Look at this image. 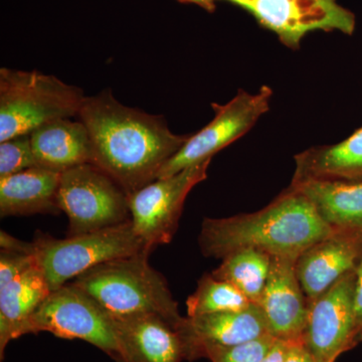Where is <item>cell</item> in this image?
Listing matches in <instances>:
<instances>
[{
	"mask_svg": "<svg viewBox=\"0 0 362 362\" xmlns=\"http://www.w3.org/2000/svg\"><path fill=\"white\" fill-rule=\"evenodd\" d=\"M78 119L89 131L92 164L128 195L156 180L164 164L189 138L175 134L163 116L120 103L111 89L86 97Z\"/></svg>",
	"mask_w": 362,
	"mask_h": 362,
	"instance_id": "obj_1",
	"label": "cell"
},
{
	"mask_svg": "<svg viewBox=\"0 0 362 362\" xmlns=\"http://www.w3.org/2000/svg\"><path fill=\"white\" fill-rule=\"evenodd\" d=\"M333 232L311 202L290 185L255 213L204 218L199 246L204 257L216 259L246 249L297 259L305 250Z\"/></svg>",
	"mask_w": 362,
	"mask_h": 362,
	"instance_id": "obj_2",
	"label": "cell"
},
{
	"mask_svg": "<svg viewBox=\"0 0 362 362\" xmlns=\"http://www.w3.org/2000/svg\"><path fill=\"white\" fill-rule=\"evenodd\" d=\"M150 252L123 257L93 267L73 284L92 297L110 316L154 313L180 326L168 281L149 264Z\"/></svg>",
	"mask_w": 362,
	"mask_h": 362,
	"instance_id": "obj_3",
	"label": "cell"
},
{
	"mask_svg": "<svg viewBox=\"0 0 362 362\" xmlns=\"http://www.w3.org/2000/svg\"><path fill=\"white\" fill-rule=\"evenodd\" d=\"M86 97L81 88L52 75L0 69V142L57 119L78 117Z\"/></svg>",
	"mask_w": 362,
	"mask_h": 362,
	"instance_id": "obj_4",
	"label": "cell"
},
{
	"mask_svg": "<svg viewBox=\"0 0 362 362\" xmlns=\"http://www.w3.org/2000/svg\"><path fill=\"white\" fill-rule=\"evenodd\" d=\"M33 243L35 259L52 291L105 262L151 252L136 235L131 221L63 240L37 233Z\"/></svg>",
	"mask_w": 362,
	"mask_h": 362,
	"instance_id": "obj_5",
	"label": "cell"
},
{
	"mask_svg": "<svg viewBox=\"0 0 362 362\" xmlns=\"http://www.w3.org/2000/svg\"><path fill=\"white\" fill-rule=\"evenodd\" d=\"M59 207L68 216L66 237L84 235L131 221L128 194L92 163L61 173Z\"/></svg>",
	"mask_w": 362,
	"mask_h": 362,
	"instance_id": "obj_6",
	"label": "cell"
},
{
	"mask_svg": "<svg viewBox=\"0 0 362 362\" xmlns=\"http://www.w3.org/2000/svg\"><path fill=\"white\" fill-rule=\"evenodd\" d=\"M273 90L262 86L251 94L240 89L226 104L211 103L214 117L206 126L189 138L177 153L160 169L158 177L175 175L189 166L213 159L216 153L247 134L259 119L270 110Z\"/></svg>",
	"mask_w": 362,
	"mask_h": 362,
	"instance_id": "obj_7",
	"label": "cell"
},
{
	"mask_svg": "<svg viewBox=\"0 0 362 362\" xmlns=\"http://www.w3.org/2000/svg\"><path fill=\"white\" fill-rule=\"evenodd\" d=\"M40 332L83 340L115 361L117 343L110 315L71 282L52 291L28 321L25 335Z\"/></svg>",
	"mask_w": 362,
	"mask_h": 362,
	"instance_id": "obj_8",
	"label": "cell"
},
{
	"mask_svg": "<svg viewBox=\"0 0 362 362\" xmlns=\"http://www.w3.org/2000/svg\"><path fill=\"white\" fill-rule=\"evenodd\" d=\"M239 7L261 28L275 33L281 44L297 51L308 33L322 30L352 35L356 16L337 0H218Z\"/></svg>",
	"mask_w": 362,
	"mask_h": 362,
	"instance_id": "obj_9",
	"label": "cell"
},
{
	"mask_svg": "<svg viewBox=\"0 0 362 362\" xmlns=\"http://www.w3.org/2000/svg\"><path fill=\"white\" fill-rule=\"evenodd\" d=\"M211 159L168 177L157 178L128 195L131 223L149 251L169 244L175 237L190 190L207 178Z\"/></svg>",
	"mask_w": 362,
	"mask_h": 362,
	"instance_id": "obj_10",
	"label": "cell"
},
{
	"mask_svg": "<svg viewBox=\"0 0 362 362\" xmlns=\"http://www.w3.org/2000/svg\"><path fill=\"white\" fill-rule=\"evenodd\" d=\"M356 271L308 301L303 343L315 362H337L357 346L354 317Z\"/></svg>",
	"mask_w": 362,
	"mask_h": 362,
	"instance_id": "obj_11",
	"label": "cell"
},
{
	"mask_svg": "<svg viewBox=\"0 0 362 362\" xmlns=\"http://www.w3.org/2000/svg\"><path fill=\"white\" fill-rule=\"evenodd\" d=\"M178 330L187 361L204 358L211 349L237 346L270 335L258 304L243 310L183 317Z\"/></svg>",
	"mask_w": 362,
	"mask_h": 362,
	"instance_id": "obj_12",
	"label": "cell"
},
{
	"mask_svg": "<svg viewBox=\"0 0 362 362\" xmlns=\"http://www.w3.org/2000/svg\"><path fill=\"white\" fill-rule=\"evenodd\" d=\"M110 317L116 337V362L185 361L178 326L163 316L139 313Z\"/></svg>",
	"mask_w": 362,
	"mask_h": 362,
	"instance_id": "obj_13",
	"label": "cell"
},
{
	"mask_svg": "<svg viewBox=\"0 0 362 362\" xmlns=\"http://www.w3.org/2000/svg\"><path fill=\"white\" fill-rule=\"evenodd\" d=\"M295 263L296 259L272 257L270 274L259 303L269 334L289 342L303 340L308 312Z\"/></svg>",
	"mask_w": 362,
	"mask_h": 362,
	"instance_id": "obj_14",
	"label": "cell"
},
{
	"mask_svg": "<svg viewBox=\"0 0 362 362\" xmlns=\"http://www.w3.org/2000/svg\"><path fill=\"white\" fill-rule=\"evenodd\" d=\"M361 256L362 233L350 230H334L305 250L295 270L307 299L319 296L356 271Z\"/></svg>",
	"mask_w": 362,
	"mask_h": 362,
	"instance_id": "obj_15",
	"label": "cell"
},
{
	"mask_svg": "<svg viewBox=\"0 0 362 362\" xmlns=\"http://www.w3.org/2000/svg\"><path fill=\"white\" fill-rule=\"evenodd\" d=\"M51 292L37 262L13 278L0 282L1 361H4L7 345L25 335L28 321Z\"/></svg>",
	"mask_w": 362,
	"mask_h": 362,
	"instance_id": "obj_16",
	"label": "cell"
},
{
	"mask_svg": "<svg viewBox=\"0 0 362 362\" xmlns=\"http://www.w3.org/2000/svg\"><path fill=\"white\" fill-rule=\"evenodd\" d=\"M30 135L39 168L62 173L76 166L92 163L89 131L80 119H57L33 130Z\"/></svg>",
	"mask_w": 362,
	"mask_h": 362,
	"instance_id": "obj_17",
	"label": "cell"
},
{
	"mask_svg": "<svg viewBox=\"0 0 362 362\" xmlns=\"http://www.w3.org/2000/svg\"><path fill=\"white\" fill-rule=\"evenodd\" d=\"M61 173L33 168L0 178V216L58 214Z\"/></svg>",
	"mask_w": 362,
	"mask_h": 362,
	"instance_id": "obj_18",
	"label": "cell"
},
{
	"mask_svg": "<svg viewBox=\"0 0 362 362\" xmlns=\"http://www.w3.org/2000/svg\"><path fill=\"white\" fill-rule=\"evenodd\" d=\"M317 213L334 230L362 233V181L292 180Z\"/></svg>",
	"mask_w": 362,
	"mask_h": 362,
	"instance_id": "obj_19",
	"label": "cell"
},
{
	"mask_svg": "<svg viewBox=\"0 0 362 362\" xmlns=\"http://www.w3.org/2000/svg\"><path fill=\"white\" fill-rule=\"evenodd\" d=\"M294 159L292 180L362 181V127L341 142L310 147Z\"/></svg>",
	"mask_w": 362,
	"mask_h": 362,
	"instance_id": "obj_20",
	"label": "cell"
},
{
	"mask_svg": "<svg viewBox=\"0 0 362 362\" xmlns=\"http://www.w3.org/2000/svg\"><path fill=\"white\" fill-rule=\"evenodd\" d=\"M271 265L270 255L256 250H240L221 259V265L211 274L237 288L251 303L259 305Z\"/></svg>",
	"mask_w": 362,
	"mask_h": 362,
	"instance_id": "obj_21",
	"label": "cell"
},
{
	"mask_svg": "<svg viewBox=\"0 0 362 362\" xmlns=\"http://www.w3.org/2000/svg\"><path fill=\"white\" fill-rule=\"evenodd\" d=\"M252 303L230 283L214 277L213 274H204L195 291L187 298L188 317L238 311L246 309Z\"/></svg>",
	"mask_w": 362,
	"mask_h": 362,
	"instance_id": "obj_22",
	"label": "cell"
},
{
	"mask_svg": "<svg viewBox=\"0 0 362 362\" xmlns=\"http://www.w3.org/2000/svg\"><path fill=\"white\" fill-rule=\"evenodd\" d=\"M37 168L30 135H21L0 142V178Z\"/></svg>",
	"mask_w": 362,
	"mask_h": 362,
	"instance_id": "obj_23",
	"label": "cell"
},
{
	"mask_svg": "<svg viewBox=\"0 0 362 362\" xmlns=\"http://www.w3.org/2000/svg\"><path fill=\"white\" fill-rule=\"evenodd\" d=\"M274 339L267 335L237 346L216 347L206 350L204 358L211 362H261Z\"/></svg>",
	"mask_w": 362,
	"mask_h": 362,
	"instance_id": "obj_24",
	"label": "cell"
},
{
	"mask_svg": "<svg viewBox=\"0 0 362 362\" xmlns=\"http://www.w3.org/2000/svg\"><path fill=\"white\" fill-rule=\"evenodd\" d=\"M354 330L357 345L362 343V256L356 270L354 289Z\"/></svg>",
	"mask_w": 362,
	"mask_h": 362,
	"instance_id": "obj_25",
	"label": "cell"
},
{
	"mask_svg": "<svg viewBox=\"0 0 362 362\" xmlns=\"http://www.w3.org/2000/svg\"><path fill=\"white\" fill-rule=\"evenodd\" d=\"M290 343L291 342L276 339L275 338L261 362H286L288 351H289Z\"/></svg>",
	"mask_w": 362,
	"mask_h": 362,
	"instance_id": "obj_26",
	"label": "cell"
},
{
	"mask_svg": "<svg viewBox=\"0 0 362 362\" xmlns=\"http://www.w3.org/2000/svg\"><path fill=\"white\" fill-rule=\"evenodd\" d=\"M286 362H315L310 352L305 346L303 340L290 343Z\"/></svg>",
	"mask_w": 362,
	"mask_h": 362,
	"instance_id": "obj_27",
	"label": "cell"
},
{
	"mask_svg": "<svg viewBox=\"0 0 362 362\" xmlns=\"http://www.w3.org/2000/svg\"><path fill=\"white\" fill-rule=\"evenodd\" d=\"M180 4H192L199 6L207 13H214L216 11V2L218 0H177Z\"/></svg>",
	"mask_w": 362,
	"mask_h": 362,
	"instance_id": "obj_28",
	"label": "cell"
}]
</instances>
